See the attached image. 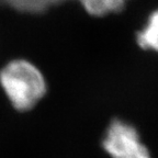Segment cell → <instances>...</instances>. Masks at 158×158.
I'll use <instances>...</instances> for the list:
<instances>
[{
  "label": "cell",
  "mask_w": 158,
  "mask_h": 158,
  "mask_svg": "<svg viewBox=\"0 0 158 158\" xmlns=\"http://www.w3.org/2000/svg\"><path fill=\"white\" fill-rule=\"evenodd\" d=\"M0 85L19 111L34 108L45 96L46 80L42 72L27 59H15L0 70Z\"/></svg>",
  "instance_id": "obj_1"
},
{
  "label": "cell",
  "mask_w": 158,
  "mask_h": 158,
  "mask_svg": "<svg viewBox=\"0 0 158 158\" xmlns=\"http://www.w3.org/2000/svg\"><path fill=\"white\" fill-rule=\"evenodd\" d=\"M103 149L111 158H153L133 124L114 118L106 132Z\"/></svg>",
  "instance_id": "obj_2"
},
{
  "label": "cell",
  "mask_w": 158,
  "mask_h": 158,
  "mask_svg": "<svg viewBox=\"0 0 158 158\" xmlns=\"http://www.w3.org/2000/svg\"><path fill=\"white\" fill-rule=\"evenodd\" d=\"M135 40L143 51L158 54V8L149 13L143 27L136 32Z\"/></svg>",
  "instance_id": "obj_3"
},
{
  "label": "cell",
  "mask_w": 158,
  "mask_h": 158,
  "mask_svg": "<svg viewBox=\"0 0 158 158\" xmlns=\"http://www.w3.org/2000/svg\"><path fill=\"white\" fill-rule=\"evenodd\" d=\"M89 15L104 17L123 11L126 3L131 0H79Z\"/></svg>",
  "instance_id": "obj_4"
},
{
  "label": "cell",
  "mask_w": 158,
  "mask_h": 158,
  "mask_svg": "<svg viewBox=\"0 0 158 158\" xmlns=\"http://www.w3.org/2000/svg\"><path fill=\"white\" fill-rule=\"evenodd\" d=\"M64 1L66 0H0V3L8 5L21 12L41 13Z\"/></svg>",
  "instance_id": "obj_5"
}]
</instances>
